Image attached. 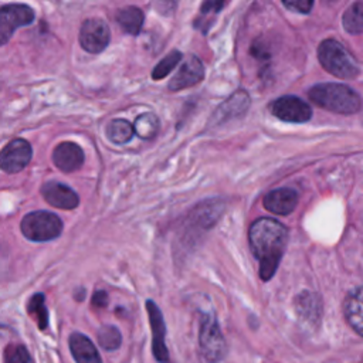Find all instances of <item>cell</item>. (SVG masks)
I'll use <instances>...</instances> for the list:
<instances>
[{"label": "cell", "instance_id": "cell-22", "mask_svg": "<svg viewBox=\"0 0 363 363\" xmlns=\"http://www.w3.org/2000/svg\"><path fill=\"white\" fill-rule=\"evenodd\" d=\"M27 309H28V313L35 318V320L38 323V328L41 330L48 326V311H47L45 299H44L43 294L33 295L28 301Z\"/></svg>", "mask_w": 363, "mask_h": 363}, {"label": "cell", "instance_id": "cell-21", "mask_svg": "<svg viewBox=\"0 0 363 363\" xmlns=\"http://www.w3.org/2000/svg\"><path fill=\"white\" fill-rule=\"evenodd\" d=\"M132 126L140 139H152L159 130V119L153 113H143L135 119Z\"/></svg>", "mask_w": 363, "mask_h": 363}, {"label": "cell", "instance_id": "cell-9", "mask_svg": "<svg viewBox=\"0 0 363 363\" xmlns=\"http://www.w3.org/2000/svg\"><path fill=\"white\" fill-rule=\"evenodd\" d=\"M271 112L285 122L302 123L311 119V106L298 96L285 95L271 104Z\"/></svg>", "mask_w": 363, "mask_h": 363}, {"label": "cell", "instance_id": "cell-15", "mask_svg": "<svg viewBox=\"0 0 363 363\" xmlns=\"http://www.w3.org/2000/svg\"><path fill=\"white\" fill-rule=\"evenodd\" d=\"M69 350L77 363H102L98 349L89 337L82 333H72L68 339Z\"/></svg>", "mask_w": 363, "mask_h": 363}, {"label": "cell", "instance_id": "cell-11", "mask_svg": "<svg viewBox=\"0 0 363 363\" xmlns=\"http://www.w3.org/2000/svg\"><path fill=\"white\" fill-rule=\"evenodd\" d=\"M84 150L75 142H61L52 150L54 164L64 173H72L84 164Z\"/></svg>", "mask_w": 363, "mask_h": 363}, {"label": "cell", "instance_id": "cell-16", "mask_svg": "<svg viewBox=\"0 0 363 363\" xmlns=\"http://www.w3.org/2000/svg\"><path fill=\"white\" fill-rule=\"evenodd\" d=\"M345 316L349 325L363 336V286L354 289L345 302Z\"/></svg>", "mask_w": 363, "mask_h": 363}, {"label": "cell", "instance_id": "cell-19", "mask_svg": "<svg viewBox=\"0 0 363 363\" xmlns=\"http://www.w3.org/2000/svg\"><path fill=\"white\" fill-rule=\"evenodd\" d=\"M343 27L350 34L363 33V1L353 3L343 14Z\"/></svg>", "mask_w": 363, "mask_h": 363}, {"label": "cell", "instance_id": "cell-12", "mask_svg": "<svg viewBox=\"0 0 363 363\" xmlns=\"http://www.w3.org/2000/svg\"><path fill=\"white\" fill-rule=\"evenodd\" d=\"M146 309H147L149 322H150V328H152V333H153V340H152L153 354L157 362L164 363L169 360V353H167V349L164 345L166 328H164L163 316L153 301L146 302Z\"/></svg>", "mask_w": 363, "mask_h": 363}, {"label": "cell", "instance_id": "cell-25", "mask_svg": "<svg viewBox=\"0 0 363 363\" xmlns=\"http://www.w3.org/2000/svg\"><path fill=\"white\" fill-rule=\"evenodd\" d=\"M4 363H34L24 345H9L4 350Z\"/></svg>", "mask_w": 363, "mask_h": 363}, {"label": "cell", "instance_id": "cell-3", "mask_svg": "<svg viewBox=\"0 0 363 363\" xmlns=\"http://www.w3.org/2000/svg\"><path fill=\"white\" fill-rule=\"evenodd\" d=\"M318 58L323 68L332 75L350 79L359 74V65L353 55L336 40H325L318 48Z\"/></svg>", "mask_w": 363, "mask_h": 363}, {"label": "cell", "instance_id": "cell-2", "mask_svg": "<svg viewBox=\"0 0 363 363\" xmlns=\"http://www.w3.org/2000/svg\"><path fill=\"white\" fill-rule=\"evenodd\" d=\"M309 98L316 105L342 115H352L357 112L362 104L357 92L347 85L336 82L313 85L309 89Z\"/></svg>", "mask_w": 363, "mask_h": 363}, {"label": "cell", "instance_id": "cell-5", "mask_svg": "<svg viewBox=\"0 0 363 363\" xmlns=\"http://www.w3.org/2000/svg\"><path fill=\"white\" fill-rule=\"evenodd\" d=\"M34 10L27 4L11 3L0 7V45L10 41L14 31L34 21Z\"/></svg>", "mask_w": 363, "mask_h": 363}, {"label": "cell", "instance_id": "cell-14", "mask_svg": "<svg viewBox=\"0 0 363 363\" xmlns=\"http://www.w3.org/2000/svg\"><path fill=\"white\" fill-rule=\"evenodd\" d=\"M298 203V194L292 189H277L269 191L264 199V206L268 211L279 216L289 214L294 211Z\"/></svg>", "mask_w": 363, "mask_h": 363}, {"label": "cell", "instance_id": "cell-8", "mask_svg": "<svg viewBox=\"0 0 363 363\" xmlns=\"http://www.w3.org/2000/svg\"><path fill=\"white\" fill-rule=\"evenodd\" d=\"M31 156L33 149L26 139H13L0 152V169L6 173H18L27 167Z\"/></svg>", "mask_w": 363, "mask_h": 363}, {"label": "cell", "instance_id": "cell-26", "mask_svg": "<svg viewBox=\"0 0 363 363\" xmlns=\"http://www.w3.org/2000/svg\"><path fill=\"white\" fill-rule=\"evenodd\" d=\"M284 6L288 7V9H292L298 13H308L312 6H313V1L311 0H295V1H284Z\"/></svg>", "mask_w": 363, "mask_h": 363}, {"label": "cell", "instance_id": "cell-6", "mask_svg": "<svg viewBox=\"0 0 363 363\" xmlns=\"http://www.w3.org/2000/svg\"><path fill=\"white\" fill-rule=\"evenodd\" d=\"M200 345L203 354L210 363L218 362L225 353V342L213 315H206L201 320Z\"/></svg>", "mask_w": 363, "mask_h": 363}, {"label": "cell", "instance_id": "cell-23", "mask_svg": "<svg viewBox=\"0 0 363 363\" xmlns=\"http://www.w3.org/2000/svg\"><path fill=\"white\" fill-rule=\"evenodd\" d=\"M98 342L105 350H115L122 343V335L118 328L112 325H104L98 330Z\"/></svg>", "mask_w": 363, "mask_h": 363}, {"label": "cell", "instance_id": "cell-1", "mask_svg": "<svg viewBox=\"0 0 363 363\" xmlns=\"http://www.w3.org/2000/svg\"><path fill=\"white\" fill-rule=\"evenodd\" d=\"M250 245L259 261V277L268 281L275 274L288 242L286 228L274 218H258L250 227Z\"/></svg>", "mask_w": 363, "mask_h": 363}, {"label": "cell", "instance_id": "cell-10", "mask_svg": "<svg viewBox=\"0 0 363 363\" xmlns=\"http://www.w3.org/2000/svg\"><path fill=\"white\" fill-rule=\"evenodd\" d=\"M41 194L48 204L61 210H72L79 204L78 194L61 182L51 180L44 183L41 186Z\"/></svg>", "mask_w": 363, "mask_h": 363}, {"label": "cell", "instance_id": "cell-18", "mask_svg": "<svg viewBox=\"0 0 363 363\" xmlns=\"http://www.w3.org/2000/svg\"><path fill=\"white\" fill-rule=\"evenodd\" d=\"M133 133V126L125 119H113L106 126L108 139L116 145H123L129 142Z\"/></svg>", "mask_w": 363, "mask_h": 363}, {"label": "cell", "instance_id": "cell-17", "mask_svg": "<svg viewBox=\"0 0 363 363\" xmlns=\"http://www.w3.org/2000/svg\"><path fill=\"white\" fill-rule=\"evenodd\" d=\"M143 18H145L143 11L135 6L123 7L116 14V21H118L119 27L130 35L139 34V31L143 26Z\"/></svg>", "mask_w": 363, "mask_h": 363}, {"label": "cell", "instance_id": "cell-7", "mask_svg": "<svg viewBox=\"0 0 363 363\" xmlns=\"http://www.w3.org/2000/svg\"><path fill=\"white\" fill-rule=\"evenodd\" d=\"M111 40V30L102 18H88L79 28L81 47L92 54L102 52Z\"/></svg>", "mask_w": 363, "mask_h": 363}, {"label": "cell", "instance_id": "cell-27", "mask_svg": "<svg viewBox=\"0 0 363 363\" xmlns=\"http://www.w3.org/2000/svg\"><path fill=\"white\" fill-rule=\"evenodd\" d=\"M108 303V294L105 291H96L92 295V305L95 308H105Z\"/></svg>", "mask_w": 363, "mask_h": 363}, {"label": "cell", "instance_id": "cell-13", "mask_svg": "<svg viewBox=\"0 0 363 363\" xmlns=\"http://www.w3.org/2000/svg\"><path fill=\"white\" fill-rule=\"evenodd\" d=\"M204 77L203 62L197 57H189L179 68L176 75L169 82V89L180 91L183 88L193 86Z\"/></svg>", "mask_w": 363, "mask_h": 363}, {"label": "cell", "instance_id": "cell-20", "mask_svg": "<svg viewBox=\"0 0 363 363\" xmlns=\"http://www.w3.org/2000/svg\"><path fill=\"white\" fill-rule=\"evenodd\" d=\"M248 102H250V99L245 92H237L228 101H225L223 106H220L217 116L220 119H225V118H231L234 115L242 113L247 109Z\"/></svg>", "mask_w": 363, "mask_h": 363}, {"label": "cell", "instance_id": "cell-4", "mask_svg": "<svg viewBox=\"0 0 363 363\" xmlns=\"http://www.w3.org/2000/svg\"><path fill=\"white\" fill-rule=\"evenodd\" d=\"M20 230L23 235L35 242L51 241L57 238L62 231L61 218L51 211H31L26 214L20 223Z\"/></svg>", "mask_w": 363, "mask_h": 363}, {"label": "cell", "instance_id": "cell-24", "mask_svg": "<svg viewBox=\"0 0 363 363\" xmlns=\"http://www.w3.org/2000/svg\"><path fill=\"white\" fill-rule=\"evenodd\" d=\"M182 60V52L180 51H172L169 52L163 60L159 61V64L153 68L152 71V78L153 79H162L166 75H169L172 72L173 68H176V65L180 62Z\"/></svg>", "mask_w": 363, "mask_h": 363}]
</instances>
